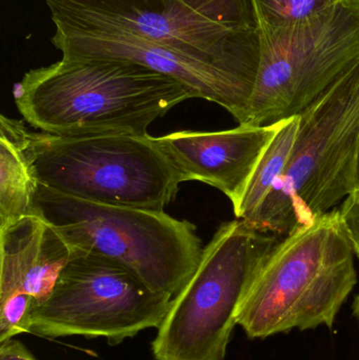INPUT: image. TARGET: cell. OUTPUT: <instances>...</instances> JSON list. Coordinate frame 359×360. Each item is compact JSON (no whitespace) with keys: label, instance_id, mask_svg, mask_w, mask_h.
Wrapping results in <instances>:
<instances>
[{"label":"cell","instance_id":"cell-10","mask_svg":"<svg viewBox=\"0 0 359 360\" xmlns=\"http://www.w3.org/2000/svg\"><path fill=\"white\" fill-rule=\"evenodd\" d=\"M51 41L63 57L131 61L170 76L191 89L196 98L212 101L227 110L238 124H250L252 86L178 51L124 32L56 29Z\"/></svg>","mask_w":359,"mask_h":360},{"label":"cell","instance_id":"cell-14","mask_svg":"<svg viewBox=\"0 0 359 360\" xmlns=\"http://www.w3.org/2000/svg\"><path fill=\"white\" fill-rule=\"evenodd\" d=\"M299 115L282 120L280 129L259 160L234 215L250 221L265 202L290 160L299 135Z\"/></svg>","mask_w":359,"mask_h":360},{"label":"cell","instance_id":"cell-20","mask_svg":"<svg viewBox=\"0 0 359 360\" xmlns=\"http://www.w3.org/2000/svg\"><path fill=\"white\" fill-rule=\"evenodd\" d=\"M352 315L358 321L359 327V293L354 297L353 302H352Z\"/></svg>","mask_w":359,"mask_h":360},{"label":"cell","instance_id":"cell-12","mask_svg":"<svg viewBox=\"0 0 359 360\" xmlns=\"http://www.w3.org/2000/svg\"><path fill=\"white\" fill-rule=\"evenodd\" d=\"M72 256L65 239L39 215L1 229L0 297L25 293L39 306L52 293Z\"/></svg>","mask_w":359,"mask_h":360},{"label":"cell","instance_id":"cell-6","mask_svg":"<svg viewBox=\"0 0 359 360\" xmlns=\"http://www.w3.org/2000/svg\"><path fill=\"white\" fill-rule=\"evenodd\" d=\"M278 241L242 219L221 224L173 297L152 342L154 359L225 360L240 304Z\"/></svg>","mask_w":359,"mask_h":360},{"label":"cell","instance_id":"cell-13","mask_svg":"<svg viewBox=\"0 0 359 360\" xmlns=\"http://www.w3.org/2000/svg\"><path fill=\"white\" fill-rule=\"evenodd\" d=\"M37 186L16 139L0 127V230L37 215Z\"/></svg>","mask_w":359,"mask_h":360},{"label":"cell","instance_id":"cell-11","mask_svg":"<svg viewBox=\"0 0 359 360\" xmlns=\"http://www.w3.org/2000/svg\"><path fill=\"white\" fill-rule=\"evenodd\" d=\"M280 124L282 120L263 126L240 124L218 132L179 131L155 139L181 181L214 186L230 199L234 210Z\"/></svg>","mask_w":359,"mask_h":360},{"label":"cell","instance_id":"cell-1","mask_svg":"<svg viewBox=\"0 0 359 360\" xmlns=\"http://www.w3.org/2000/svg\"><path fill=\"white\" fill-rule=\"evenodd\" d=\"M23 120L61 137L145 135L156 120L195 93L183 82L131 61L63 57L15 84Z\"/></svg>","mask_w":359,"mask_h":360},{"label":"cell","instance_id":"cell-15","mask_svg":"<svg viewBox=\"0 0 359 360\" xmlns=\"http://www.w3.org/2000/svg\"><path fill=\"white\" fill-rule=\"evenodd\" d=\"M339 0H252L259 30L292 27L315 18Z\"/></svg>","mask_w":359,"mask_h":360},{"label":"cell","instance_id":"cell-5","mask_svg":"<svg viewBox=\"0 0 359 360\" xmlns=\"http://www.w3.org/2000/svg\"><path fill=\"white\" fill-rule=\"evenodd\" d=\"M288 167L249 224L288 235L345 200L359 139V61L299 114Z\"/></svg>","mask_w":359,"mask_h":360},{"label":"cell","instance_id":"cell-8","mask_svg":"<svg viewBox=\"0 0 359 360\" xmlns=\"http://www.w3.org/2000/svg\"><path fill=\"white\" fill-rule=\"evenodd\" d=\"M56 29L124 32L213 65L254 90L259 30L215 22L183 0H44Z\"/></svg>","mask_w":359,"mask_h":360},{"label":"cell","instance_id":"cell-17","mask_svg":"<svg viewBox=\"0 0 359 360\" xmlns=\"http://www.w3.org/2000/svg\"><path fill=\"white\" fill-rule=\"evenodd\" d=\"M339 210L341 224L347 233L354 255L359 259V202L346 198Z\"/></svg>","mask_w":359,"mask_h":360},{"label":"cell","instance_id":"cell-7","mask_svg":"<svg viewBox=\"0 0 359 360\" xmlns=\"http://www.w3.org/2000/svg\"><path fill=\"white\" fill-rule=\"evenodd\" d=\"M261 55L250 124L299 115L359 61V0H339L315 18L259 30Z\"/></svg>","mask_w":359,"mask_h":360},{"label":"cell","instance_id":"cell-3","mask_svg":"<svg viewBox=\"0 0 359 360\" xmlns=\"http://www.w3.org/2000/svg\"><path fill=\"white\" fill-rule=\"evenodd\" d=\"M0 127L16 139L36 181L67 196L164 211L183 182L149 134L61 137L4 115Z\"/></svg>","mask_w":359,"mask_h":360},{"label":"cell","instance_id":"cell-9","mask_svg":"<svg viewBox=\"0 0 359 360\" xmlns=\"http://www.w3.org/2000/svg\"><path fill=\"white\" fill-rule=\"evenodd\" d=\"M172 300L116 262L73 251L48 300L32 311L29 333L105 338L114 346L158 329Z\"/></svg>","mask_w":359,"mask_h":360},{"label":"cell","instance_id":"cell-19","mask_svg":"<svg viewBox=\"0 0 359 360\" xmlns=\"http://www.w3.org/2000/svg\"><path fill=\"white\" fill-rule=\"evenodd\" d=\"M351 200L358 201L359 202V139L358 143V148H356L355 162H354V182L353 191L351 194L347 197Z\"/></svg>","mask_w":359,"mask_h":360},{"label":"cell","instance_id":"cell-18","mask_svg":"<svg viewBox=\"0 0 359 360\" xmlns=\"http://www.w3.org/2000/svg\"><path fill=\"white\" fill-rule=\"evenodd\" d=\"M0 360H37L31 351L19 340H12L0 344Z\"/></svg>","mask_w":359,"mask_h":360},{"label":"cell","instance_id":"cell-2","mask_svg":"<svg viewBox=\"0 0 359 360\" xmlns=\"http://www.w3.org/2000/svg\"><path fill=\"white\" fill-rule=\"evenodd\" d=\"M358 281L353 249L332 210L278 241L240 304L237 325L250 340L331 330Z\"/></svg>","mask_w":359,"mask_h":360},{"label":"cell","instance_id":"cell-16","mask_svg":"<svg viewBox=\"0 0 359 360\" xmlns=\"http://www.w3.org/2000/svg\"><path fill=\"white\" fill-rule=\"evenodd\" d=\"M207 18L237 30H259L252 0H183Z\"/></svg>","mask_w":359,"mask_h":360},{"label":"cell","instance_id":"cell-4","mask_svg":"<svg viewBox=\"0 0 359 360\" xmlns=\"http://www.w3.org/2000/svg\"><path fill=\"white\" fill-rule=\"evenodd\" d=\"M35 209L72 251L116 262L154 291L173 297L204 252L195 224L164 211L90 202L39 184Z\"/></svg>","mask_w":359,"mask_h":360}]
</instances>
